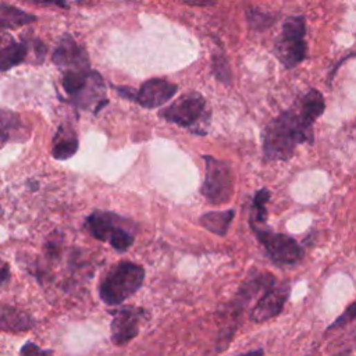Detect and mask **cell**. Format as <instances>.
I'll list each match as a JSON object with an SVG mask.
<instances>
[{
  "instance_id": "cb8c5ba5",
  "label": "cell",
  "mask_w": 356,
  "mask_h": 356,
  "mask_svg": "<svg viewBox=\"0 0 356 356\" xmlns=\"http://www.w3.org/2000/svg\"><path fill=\"white\" fill-rule=\"evenodd\" d=\"M32 353H52L50 350H44L39 346H37L32 342H27L23 348H21V355H32Z\"/></svg>"
},
{
  "instance_id": "5b68a950",
  "label": "cell",
  "mask_w": 356,
  "mask_h": 356,
  "mask_svg": "<svg viewBox=\"0 0 356 356\" xmlns=\"http://www.w3.org/2000/svg\"><path fill=\"white\" fill-rule=\"evenodd\" d=\"M159 115L163 120L187 129L196 135H206L210 122L206 100L198 92L181 95L178 100L160 110Z\"/></svg>"
},
{
  "instance_id": "7a4b0ae2",
  "label": "cell",
  "mask_w": 356,
  "mask_h": 356,
  "mask_svg": "<svg viewBox=\"0 0 356 356\" xmlns=\"http://www.w3.org/2000/svg\"><path fill=\"white\" fill-rule=\"evenodd\" d=\"M62 84L70 102L78 109L93 107V114H97L109 103L103 77L91 67L63 70Z\"/></svg>"
},
{
  "instance_id": "d4e9b609",
  "label": "cell",
  "mask_w": 356,
  "mask_h": 356,
  "mask_svg": "<svg viewBox=\"0 0 356 356\" xmlns=\"http://www.w3.org/2000/svg\"><path fill=\"white\" fill-rule=\"evenodd\" d=\"M9 277H10V268L5 261L0 259V285L5 284Z\"/></svg>"
},
{
  "instance_id": "603a6c76",
  "label": "cell",
  "mask_w": 356,
  "mask_h": 356,
  "mask_svg": "<svg viewBox=\"0 0 356 356\" xmlns=\"http://www.w3.org/2000/svg\"><path fill=\"white\" fill-rule=\"evenodd\" d=\"M26 42H27L28 48L34 49V53H35V57H37V63H42L44 59H45V55H46L45 44L41 39H38V38H34L31 41L26 39Z\"/></svg>"
},
{
  "instance_id": "8992f818",
  "label": "cell",
  "mask_w": 356,
  "mask_h": 356,
  "mask_svg": "<svg viewBox=\"0 0 356 356\" xmlns=\"http://www.w3.org/2000/svg\"><path fill=\"white\" fill-rule=\"evenodd\" d=\"M306 23L302 16L288 17L274 45V55L285 68H295L306 57Z\"/></svg>"
},
{
  "instance_id": "ffe728a7",
  "label": "cell",
  "mask_w": 356,
  "mask_h": 356,
  "mask_svg": "<svg viewBox=\"0 0 356 356\" xmlns=\"http://www.w3.org/2000/svg\"><path fill=\"white\" fill-rule=\"evenodd\" d=\"M212 73L223 84L231 85V81H232L231 68H229V64H228V62H227V59H225V56L223 53L213 55V59H212Z\"/></svg>"
},
{
  "instance_id": "e0dca14e",
  "label": "cell",
  "mask_w": 356,
  "mask_h": 356,
  "mask_svg": "<svg viewBox=\"0 0 356 356\" xmlns=\"http://www.w3.org/2000/svg\"><path fill=\"white\" fill-rule=\"evenodd\" d=\"M32 320L28 315L12 308H5L0 312V327L12 331H21L32 327Z\"/></svg>"
},
{
  "instance_id": "4fadbf2b",
  "label": "cell",
  "mask_w": 356,
  "mask_h": 356,
  "mask_svg": "<svg viewBox=\"0 0 356 356\" xmlns=\"http://www.w3.org/2000/svg\"><path fill=\"white\" fill-rule=\"evenodd\" d=\"M27 56L28 46L26 41L17 42L6 30H0V73L20 66L27 60Z\"/></svg>"
},
{
  "instance_id": "8fae6325",
  "label": "cell",
  "mask_w": 356,
  "mask_h": 356,
  "mask_svg": "<svg viewBox=\"0 0 356 356\" xmlns=\"http://www.w3.org/2000/svg\"><path fill=\"white\" fill-rule=\"evenodd\" d=\"M290 292H291V285L287 281H283V283L274 281L273 284H270L263 291L259 302L252 309L251 320L255 323H265L279 316L285 306Z\"/></svg>"
},
{
  "instance_id": "6da1fadb",
  "label": "cell",
  "mask_w": 356,
  "mask_h": 356,
  "mask_svg": "<svg viewBox=\"0 0 356 356\" xmlns=\"http://www.w3.org/2000/svg\"><path fill=\"white\" fill-rule=\"evenodd\" d=\"M326 109L323 95L312 88L294 106L266 126L263 133L265 160H290L298 145L315 142L313 124Z\"/></svg>"
},
{
  "instance_id": "30bf717a",
  "label": "cell",
  "mask_w": 356,
  "mask_h": 356,
  "mask_svg": "<svg viewBox=\"0 0 356 356\" xmlns=\"http://www.w3.org/2000/svg\"><path fill=\"white\" fill-rule=\"evenodd\" d=\"M111 313V341L117 346H126L138 335L140 324L145 316V310L137 306H124L122 309L113 310Z\"/></svg>"
},
{
  "instance_id": "2e32d148",
  "label": "cell",
  "mask_w": 356,
  "mask_h": 356,
  "mask_svg": "<svg viewBox=\"0 0 356 356\" xmlns=\"http://www.w3.org/2000/svg\"><path fill=\"white\" fill-rule=\"evenodd\" d=\"M37 21V17L19 8L10 5H0V30H12L28 26Z\"/></svg>"
},
{
  "instance_id": "9a60e30c",
  "label": "cell",
  "mask_w": 356,
  "mask_h": 356,
  "mask_svg": "<svg viewBox=\"0 0 356 356\" xmlns=\"http://www.w3.org/2000/svg\"><path fill=\"white\" fill-rule=\"evenodd\" d=\"M234 216H235L234 209H228L223 212H207L199 217V223L205 229L216 235L224 236L231 225Z\"/></svg>"
},
{
  "instance_id": "52a82bcc",
  "label": "cell",
  "mask_w": 356,
  "mask_h": 356,
  "mask_svg": "<svg viewBox=\"0 0 356 356\" xmlns=\"http://www.w3.org/2000/svg\"><path fill=\"white\" fill-rule=\"evenodd\" d=\"M206 176L200 194L205 196L207 203L223 205L229 202L234 194V176L231 167L213 156L205 155Z\"/></svg>"
},
{
  "instance_id": "484cf974",
  "label": "cell",
  "mask_w": 356,
  "mask_h": 356,
  "mask_svg": "<svg viewBox=\"0 0 356 356\" xmlns=\"http://www.w3.org/2000/svg\"><path fill=\"white\" fill-rule=\"evenodd\" d=\"M24 2H30L35 5H56L60 8H67L66 0H24Z\"/></svg>"
},
{
  "instance_id": "7402d4cb",
  "label": "cell",
  "mask_w": 356,
  "mask_h": 356,
  "mask_svg": "<svg viewBox=\"0 0 356 356\" xmlns=\"http://www.w3.org/2000/svg\"><path fill=\"white\" fill-rule=\"evenodd\" d=\"M355 320V303L352 302L348 309L328 327V330H335V328H339L348 323H352Z\"/></svg>"
},
{
  "instance_id": "ac0fdd59",
  "label": "cell",
  "mask_w": 356,
  "mask_h": 356,
  "mask_svg": "<svg viewBox=\"0 0 356 356\" xmlns=\"http://www.w3.org/2000/svg\"><path fill=\"white\" fill-rule=\"evenodd\" d=\"M20 127L21 122L17 114L10 110H0V142L16 140Z\"/></svg>"
},
{
  "instance_id": "44dd1931",
  "label": "cell",
  "mask_w": 356,
  "mask_h": 356,
  "mask_svg": "<svg viewBox=\"0 0 356 356\" xmlns=\"http://www.w3.org/2000/svg\"><path fill=\"white\" fill-rule=\"evenodd\" d=\"M247 20H248V24L251 26V28H254L256 31H265L276 23V16L254 9V10L247 12Z\"/></svg>"
},
{
  "instance_id": "d6986e66",
  "label": "cell",
  "mask_w": 356,
  "mask_h": 356,
  "mask_svg": "<svg viewBox=\"0 0 356 356\" xmlns=\"http://www.w3.org/2000/svg\"><path fill=\"white\" fill-rule=\"evenodd\" d=\"M270 199V191L268 188H262L258 191L254 196V203H252V217H251V224L255 223H265L268 220V209L266 203Z\"/></svg>"
},
{
  "instance_id": "9c48e42d",
  "label": "cell",
  "mask_w": 356,
  "mask_h": 356,
  "mask_svg": "<svg viewBox=\"0 0 356 356\" xmlns=\"http://www.w3.org/2000/svg\"><path fill=\"white\" fill-rule=\"evenodd\" d=\"M124 99L138 103L145 109H156L166 104L178 91V86L165 78H152L145 81L140 89L130 86H113Z\"/></svg>"
},
{
  "instance_id": "ba28073f",
  "label": "cell",
  "mask_w": 356,
  "mask_h": 356,
  "mask_svg": "<svg viewBox=\"0 0 356 356\" xmlns=\"http://www.w3.org/2000/svg\"><path fill=\"white\" fill-rule=\"evenodd\" d=\"M258 241L266 250L269 258L281 266H292L302 261L303 250L290 235L273 232L266 228L252 225Z\"/></svg>"
},
{
  "instance_id": "3957f363",
  "label": "cell",
  "mask_w": 356,
  "mask_h": 356,
  "mask_svg": "<svg viewBox=\"0 0 356 356\" xmlns=\"http://www.w3.org/2000/svg\"><path fill=\"white\" fill-rule=\"evenodd\" d=\"M145 270L142 266L123 261L114 265L99 284V297L106 305H122L142 287Z\"/></svg>"
},
{
  "instance_id": "4316f807",
  "label": "cell",
  "mask_w": 356,
  "mask_h": 356,
  "mask_svg": "<svg viewBox=\"0 0 356 356\" xmlns=\"http://www.w3.org/2000/svg\"><path fill=\"white\" fill-rule=\"evenodd\" d=\"M180 2L189 6H212L217 2V0H180Z\"/></svg>"
},
{
  "instance_id": "277c9868",
  "label": "cell",
  "mask_w": 356,
  "mask_h": 356,
  "mask_svg": "<svg viewBox=\"0 0 356 356\" xmlns=\"http://www.w3.org/2000/svg\"><path fill=\"white\" fill-rule=\"evenodd\" d=\"M85 228L93 238L109 244L117 252L129 251L135 241L131 221L113 212L95 210L86 217Z\"/></svg>"
},
{
  "instance_id": "7c38bea8",
  "label": "cell",
  "mask_w": 356,
  "mask_h": 356,
  "mask_svg": "<svg viewBox=\"0 0 356 356\" xmlns=\"http://www.w3.org/2000/svg\"><path fill=\"white\" fill-rule=\"evenodd\" d=\"M52 60L60 70L91 67L86 50L81 45H78L68 34L60 38L52 55Z\"/></svg>"
},
{
  "instance_id": "5bb4252c",
  "label": "cell",
  "mask_w": 356,
  "mask_h": 356,
  "mask_svg": "<svg viewBox=\"0 0 356 356\" xmlns=\"http://www.w3.org/2000/svg\"><path fill=\"white\" fill-rule=\"evenodd\" d=\"M78 147L75 131L70 126H60L53 140L52 156L56 160H67L77 153Z\"/></svg>"
}]
</instances>
